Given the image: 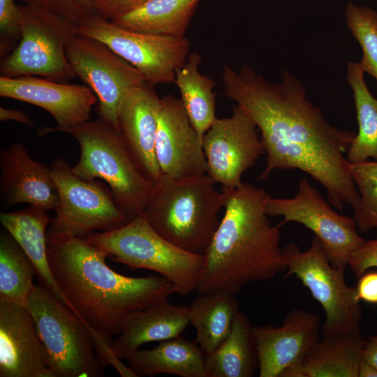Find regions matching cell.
Masks as SVG:
<instances>
[{
	"label": "cell",
	"mask_w": 377,
	"mask_h": 377,
	"mask_svg": "<svg viewBox=\"0 0 377 377\" xmlns=\"http://www.w3.org/2000/svg\"><path fill=\"white\" fill-rule=\"evenodd\" d=\"M224 95L236 102L260 131L266 165L257 177L265 180L275 170H300L324 187L331 205L357 207L360 195L344 154L356 133L339 128L307 98L302 82L284 70L271 83L247 65L223 68Z\"/></svg>",
	"instance_id": "1"
},
{
	"label": "cell",
	"mask_w": 377,
	"mask_h": 377,
	"mask_svg": "<svg viewBox=\"0 0 377 377\" xmlns=\"http://www.w3.org/2000/svg\"><path fill=\"white\" fill-rule=\"evenodd\" d=\"M47 259L54 278L73 311L89 327L98 354L106 353L126 316L168 299L173 285L161 275H121L108 255L85 238L47 232Z\"/></svg>",
	"instance_id": "2"
},
{
	"label": "cell",
	"mask_w": 377,
	"mask_h": 377,
	"mask_svg": "<svg viewBox=\"0 0 377 377\" xmlns=\"http://www.w3.org/2000/svg\"><path fill=\"white\" fill-rule=\"evenodd\" d=\"M224 214L204 253L198 294L235 295L247 283L274 279L287 269L279 226H273L266 191L249 183L222 188Z\"/></svg>",
	"instance_id": "3"
},
{
	"label": "cell",
	"mask_w": 377,
	"mask_h": 377,
	"mask_svg": "<svg viewBox=\"0 0 377 377\" xmlns=\"http://www.w3.org/2000/svg\"><path fill=\"white\" fill-rule=\"evenodd\" d=\"M207 175L177 179L163 175L145 211L152 228L179 248L204 254L219 224L224 195Z\"/></svg>",
	"instance_id": "4"
},
{
	"label": "cell",
	"mask_w": 377,
	"mask_h": 377,
	"mask_svg": "<svg viewBox=\"0 0 377 377\" xmlns=\"http://www.w3.org/2000/svg\"><path fill=\"white\" fill-rule=\"evenodd\" d=\"M77 142L80 154L71 166L78 177L101 179L128 221L144 212L155 185L149 182L133 162L118 131L101 118L87 121L68 130Z\"/></svg>",
	"instance_id": "5"
},
{
	"label": "cell",
	"mask_w": 377,
	"mask_h": 377,
	"mask_svg": "<svg viewBox=\"0 0 377 377\" xmlns=\"http://www.w3.org/2000/svg\"><path fill=\"white\" fill-rule=\"evenodd\" d=\"M112 260L130 269L154 271L185 296L196 290L204 265V254L184 251L157 233L144 212L124 226L95 232L85 238Z\"/></svg>",
	"instance_id": "6"
},
{
	"label": "cell",
	"mask_w": 377,
	"mask_h": 377,
	"mask_svg": "<svg viewBox=\"0 0 377 377\" xmlns=\"http://www.w3.org/2000/svg\"><path fill=\"white\" fill-rule=\"evenodd\" d=\"M24 306L34 320L54 377L104 376L91 330L49 290L34 285Z\"/></svg>",
	"instance_id": "7"
},
{
	"label": "cell",
	"mask_w": 377,
	"mask_h": 377,
	"mask_svg": "<svg viewBox=\"0 0 377 377\" xmlns=\"http://www.w3.org/2000/svg\"><path fill=\"white\" fill-rule=\"evenodd\" d=\"M21 38L15 48L1 59V76L32 75L67 83L76 76L66 47L79 34L78 25L34 4H18Z\"/></svg>",
	"instance_id": "8"
},
{
	"label": "cell",
	"mask_w": 377,
	"mask_h": 377,
	"mask_svg": "<svg viewBox=\"0 0 377 377\" xmlns=\"http://www.w3.org/2000/svg\"><path fill=\"white\" fill-rule=\"evenodd\" d=\"M282 253L287 265L286 276H295L324 310L321 335L360 332L362 309L355 286H347L345 269L332 266L320 239L314 236L304 251L288 244Z\"/></svg>",
	"instance_id": "9"
},
{
	"label": "cell",
	"mask_w": 377,
	"mask_h": 377,
	"mask_svg": "<svg viewBox=\"0 0 377 377\" xmlns=\"http://www.w3.org/2000/svg\"><path fill=\"white\" fill-rule=\"evenodd\" d=\"M50 169L59 202L49 229L60 235L86 238L98 230H113L128 222L104 184L78 177L68 163L59 156Z\"/></svg>",
	"instance_id": "10"
},
{
	"label": "cell",
	"mask_w": 377,
	"mask_h": 377,
	"mask_svg": "<svg viewBox=\"0 0 377 377\" xmlns=\"http://www.w3.org/2000/svg\"><path fill=\"white\" fill-rule=\"evenodd\" d=\"M79 33L107 45L155 86L174 82L177 70L190 54L186 38L146 34L122 28L99 14L78 24Z\"/></svg>",
	"instance_id": "11"
},
{
	"label": "cell",
	"mask_w": 377,
	"mask_h": 377,
	"mask_svg": "<svg viewBox=\"0 0 377 377\" xmlns=\"http://www.w3.org/2000/svg\"><path fill=\"white\" fill-rule=\"evenodd\" d=\"M75 71L97 98L98 117L119 132L118 113L127 94L146 83L141 73L107 45L80 34L66 47Z\"/></svg>",
	"instance_id": "12"
},
{
	"label": "cell",
	"mask_w": 377,
	"mask_h": 377,
	"mask_svg": "<svg viewBox=\"0 0 377 377\" xmlns=\"http://www.w3.org/2000/svg\"><path fill=\"white\" fill-rule=\"evenodd\" d=\"M269 216H282V224L295 222L313 232L324 246L334 267L345 269L353 251L364 239L357 233L353 218L333 210L318 190L302 179L290 198H270L266 206Z\"/></svg>",
	"instance_id": "13"
},
{
	"label": "cell",
	"mask_w": 377,
	"mask_h": 377,
	"mask_svg": "<svg viewBox=\"0 0 377 377\" xmlns=\"http://www.w3.org/2000/svg\"><path fill=\"white\" fill-rule=\"evenodd\" d=\"M207 175L222 188H236L242 175L265 154L257 127L238 105L226 118H217L202 138Z\"/></svg>",
	"instance_id": "14"
},
{
	"label": "cell",
	"mask_w": 377,
	"mask_h": 377,
	"mask_svg": "<svg viewBox=\"0 0 377 377\" xmlns=\"http://www.w3.org/2000/svg\"><path fill=\"white\" fill-rule=\"evenodd\" d=\"M320 320L304 309L287 313L281 327L253 326L260 377H302V362L320 339Z\"/></svg>",
	"instance_id": "15"
},
{
	"label": "cell",
	"mask_w": 377,
	"mask_h": 377,
	"mask_svg": "<svg viewBox=\"0 0 377 377\" xmlns=\"http://www.w3.org/2000/svg\"><path fill=\"white\" fill-rule=\"evenodd\" d=\"M0 96L24 101L48 112L57 126L45 127L40 135L51 132L66 133L89 121L97 98L87 85L58 82L43 77L26 75L0 76Z\"/></svg>",
	"instance_id": "16"
},
{
	"label": "cell",
	"mask_w": 377,
	"mask_h": 377,
	"mask_svg": "<svg viewBox=\"0 0 377 377\" xmlns=\"http://www.w3.org/2000/svg\"><path fill=\"white\" fill-rule=\"evenodd\" d=\"M155 149L163 175L186 179L207 173L202 139L180 99L172 94L161 98Z\"/></svg>",
	"instance_id": "17"
},
{
	"label": "cell",
	"mask_w": 377,
	"mask_h": 377,
	"mask_svg": "<svg viewBox=\"0 0 377 377\" xmlns=\"http://www.w3.org/2000/svg\"><path fill=\"white\" fill-rule=\"evenodd\" d=\"M0 377H54L24 305L0 302Z\"/></svg>",
	"instance_id": "18"
},
{
	"label": "cell",
	"mask_w": 377,
	"mask_h": 377,
	"mask_svg": "<svg viewBox=\"0 0 377 377\" xmlns=\"http://www.w3.org/2000/svg\"><path fill=\"white\" fill-rule=\"evenodd\" d=\"M160 101L154 86L146 82L127 94L117 117L119 135L133 162L154 185L163 175L155 149Z\"/></svg>",
	"instance_id": "19"
},
{
	"label": "cell",
	"mask_w": 377,
	"mask_h": 377,
	"mask_svg": "<svg viewBox=\"0 0 377 377\" xmlns=\"http://www.w3.org/2000/svg\"><path fill=\"white\" fill-rule=\"evenodd\" d=\"M0 198L9 208L28 203L54 209L59 193L50 167L33 159L24 145L14 142L0 153Z\"/></svg>",
	"instance_id": "20"
},
{
	"label": "cell",
	"mask_w": 377,
	"mask_h": 377,
	"mask_svg": "<svg viewBox=\"0 0 377 377\" xmlns=\"http://www.w3.org/2000/svg\"><path fill=\"white\" fill-rule=\"evenodd\" d=\"M189 324L188 306L174 305L165 299L128 314L111 348L117 357L124 359L145 343L179 337Z\"/></svg>",
	"instance_id": "21"
},
{
	"label": "cell",
	"mask_w": 377,
	"mask_h": 377,
	"mask_svg": "<svg viewBox=\"0 0 377 377\" xmlns=\"http://www.w3.org/2000/svg\"><path fill=\"white\" fill-rule=\"evenodd\" d=\"M47 212L43 207L30 205L18 212H1L0 221L34 265L40 284L73 311L54 278L48 262L47 227L50 220Z\"/></svg>",
	"instance_id": "22"
},
{
	"label": "cell",
	"mask_w": 377,
	"mask_h": 377,
	"mask_svg": "<svg viewBox=\"0 0 377 377\" xmlns=\"http://www.w3.org/2000/svg\"><path fill=\"white\" fill-rule=\"evenodd\" d=\"M135 377L169 374L207 377L205 354L195 341L177 337L149 350H136L124 358Z\"/></svg>",
	"instance_id": "23"
},
{
	"label": "cell",
	"mask_w": 377,
	"mask_h": 377,
	"mask_svg": "<svg viewBox=\"0 0 377 377\" xmlns=\"http://www.w3.org/2000/svg\"><path fill=\"white\" fill-rule=\"evenodd\" d=\"M365 341L361 332L322 336L302 362V377H358Z\"/></svg>",
	"instance_id": "24"
},
{
	"label": "cell",
	"mask_w": 377,
	"mask_h": 377,
	"mask_svg": "<svg viewBox=\"0 0 377 377\" xmlns=\"http://www.w3.org/2000/svg\"><path fill=\"white\" fill-rule=\"evenodd\" d=\"M200 0H148L110 21L128 30L185 37Z\"/></svg>",
	"instance_id": "25"
},
{
	"label": "cell",
	"mask_w": 377,
	"mask_h": 377,
	"mask_svg": "<svg viewBox=\"0 0 377 377\" xmlns=\"http://www.w3.org/2000/svg\"><path fill=\"white\" fill-rule=\"evenodd\" d=\"M205 354V353H204ZM207 377H251L258 369L253 326L238 311L231 332L214 351L205 354Z\"/></svg>",
	"instance_id": "26"
},
{
	"label": "cell",
	"mask_w": 377,
	"mask_h": 377,
	"mask_svg": "<svg viewBox=\"0 0 377 377\" xmlns=\"http://www.w3.org/2000/svg\"><path fill=\"white\" fill-rule=\"evenodd\" d=\"M198 295L188 306V318L196 331L195 341L208 354L229 336L239 311L238 302L235 295L226 292Z\"/></svg>",
	"instance_id": "27"
},
{
	"label": "cell",
	"mask_w": 377,
	"mask_h": 377,
	"mask_svg": "<svg viewBox=\"0 0 377 377\" xmlns=\"http://www.w3.org/2000/svg\"><path fill=\"white\" fill-rule=\"evenodd\" d=\"M201 61L199 53H190L184 64L177 70L173 83L179 91V99L193 126L202 139L216 117L214 91L216 84L214 80L200 73Z\"/></svg>",
	"instance_id": "28"
},
{
	"label": "cell",
	"mask_w": 377,
	"mask_h": 377,
	"mask_svg": "<svg viewBox=\"0 0 377 377\" xmlns=\"http://www.w3.org/2000/svg\"><path fill=\"white\" fill-rule=\"evenodd\" d=\"M364 73L358 63H348L346 80L353 91L359 128L347 151L350 163L377 159V98L367 87Z\"/></svg>",
	"instance_id": "29"
},
{
	"label": "cell",
	"mask_w": 377,
	"mask_h": 377,
	"mask_svg": "<svg viewBox=\"0 0 377 377\" xmlns=\"http://www.w3.org/2000/svg\"><path fill=\"white\" fill-rule=\"evenodd\" d=\"M34 265L10 233L0 238V302L25 305L34 284Z\"/></svg>",
	"instance_id": "30"
},
{
	"label": "cell",
	"mask_w": 377,
	"mask_h": 377,
	"mask_svg": "<svg viewBox=\"0 0 377 377\" xmlns=\"http://www.w3.org/2000/svg\"><path fill=\"white\" fill-rule=\"evenodd\" d=\"M344 18L362 51V59L358 63L361 69L377 82V11L349 1Z\"/></svg>",
	"instance_id": "31"
},
{
	"label": "cell",
	"mask_w": 377,
	"mask_h": 377,
	"mask_svg": "<svg viewBox=\"0 0 377 377\" xmlns=\"http://www.w3.org/2000/svg\"><path fill=\"white\" fill-rule=\"evenodd\" d=\"M350 173L360 195L353 217L357 228L363 232L377 229V161L350 163Z\"/></svg>",
	"instance_id": "32"
},
{
	"label": "cell",
	"mask_w": 377,
	"mask_h": 377,
	"mask_svg": "<svg viewBox=\"0 0 377 377\" xmlns=\"http://www.w3.org/2000/svg\"><path fill=\"white\" fill-rule=\"evenodd\" d=\"M21 3L34 4L59 14L76 24L98 14L94 0H15Z\"/></svg>",
	"instance_id": "33"
},
{
	"label": "cell",
	"mask_w": 377,
	"mask_h": 377,
	"mask_svg": "<svg viewBox=\"0 0 377 377\" xmlns=\"http://www.w3.org/2000/svg\"><path fill=\"white\" fill-rule=\"evenodd\" d=\"M357 278L369 269L377 267V239L364 241L351 253L348 265Z\"/></svg>",
	"instance_id": "34"
},
{
	"label": "cell",
	"mask_w": 377,
	"mask_h": 377,
	"mask_svg": "<svg viewBox=\"0 0 377 377\" xmlns=\"http://www.w3.org/2000/svg\"><path fill=\"white\" fill-rule=\"evenodd\" d=\"M148 0H94L98 13L111 20L142 5Z\"/></svg>",
	"instance_id": "35"
},
{
	"label": "cell",
	"mask_w": 377,
	"mask_h": 377,
	"mask_svg": "<svg viewBox=\"0 0 377 377\" xmlns=\"http://www.w3.org/2000/svg\"><path fill=\"white\" fill-rule=\"evenodd\" d=\"M358 279L355 286L357 299L377 304V271L365 272Z\"/></svg>",
	"instance_id": "36"
},
{
	"label": "cell",
	"mask_w": 377,
	"mask_h": 377,
	"mask_svg": "<svg viewBox=\"0 0 377 377\" xmlns=\"http://www.w3.org/2000/svg\"><path fill=\"white\" fill-rule=\"evenodd\" d=\"M0 121H15L23 124L31 128H35V124L23 111L0 107Z\"/></svg>",
	"instance_id": "37"
},
{
	"label": "cell",
	"mask_w": 377,
	"mask_h": 377,
	"mask_svg": "<svg viewBox=\"0 0 377 377\" xmlns=\"http://www.w3.org/2000/svg\"><path fill=\"white\" fill-rule=\"evenodd\" d=\"M362 359L377 369V334L369 337L365 341Z\"/></svg>",
	"instance_id": "38"
},
{
	"label": "cell",
	"mask_w": 377,
	"mask_h": 377,
	"mask_svg": "<svg viewBox=\"0 0 377 377\" xmlns=\"http://www.w3.org/2000/svg\"><path fill=\"white\" fill-rule=\"evenodd\" d=\"M358 377H377V369L362 359L358 370Z\"/></svg>",
	"instance_id": "39"
}]
</instances>
